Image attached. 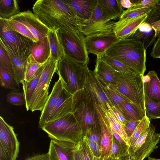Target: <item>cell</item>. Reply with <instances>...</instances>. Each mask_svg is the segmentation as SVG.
<instances>
[{
	"mask_svg": "<svg viewBox=\"0 0 160 160\" xmlns=\"http://www.w3.org/2000/svg\"><path fill=\"white\" fill-rule=\"evenodd\" d=\"M33 13L50 30L81 31L85 22L79 18L63 0H38L32 7Z\"/></svg>",
	"mask_w": 160,
	"mask_h": 160,
	"instance_id": "obj_1",
	"label": "cell"
},
{
	"mask_svg": "<svg viewBox=\"0 0 160 160\" xmlns=\"http://www.w3.org/2000/svg\"><path fill=\"white\" fill-rule=\"evenodd\" d=\"M146 51L140 42L128 38L119 39L107 50L105 54L143 75L146 70Z\"/></svg>",
	"mask_w": 160,
	"mask_h": 160,
	"instance_id": "obj_2",
	"label": "cell"
},
{
	"mask_svg": "<svg viewBox=\"0 0 160 160\" xmlns=\"http://www.w3.org/2000/svg\"><path fill=\"white\" fill-rule=\"evenodd\" d=\"M72 113L83 132L91 126L101 132L97 109L84 88L73 95Z\"/></svg>",
	"mask_w": 160,
	"mask_h": 160,
	"instance_id": "obj_3",
	"label": "cell"
},
{
	"mask_svg": "<svg viewBox=\"0 0 160 160\" xmlns=\"http://www.w3.org/2000/svg\"><path fill=\"white\" fill-rule=\"evenodd\" d=\"M42 129L51 139L76 145L83 137V132L72 113L47 122Z\"/></svg>",
	"mask_w": 160,
	"mask_h": 160,
	"instance_id": "obj_4",
	"label": "cell"
},
{
	"mask_svg": "<svg viewBox=\"0 0 160 160\" xmlns=\"http://www.w3.org/2000/svg\"><path fill=\"white\" fill-rule=\"evenodd\" d=\"M143 76L139 73L116 71L114 82L109 87L145 112Z\"/></svg>",
	"mask_w": 160,
	"mask_h": 160,
	"instance_id": "obj_5",
	"label": "cell"
},
{
	"mask_svg": "<svg viewBox=\"0 0 160 160\" xmlns=\"http://www.w3.org/2000/svg\"><path fill=\"white\" fill-rule=\"evenodd\" d=\"M88 67L65 55L58 62L57 69L64 88L72 95L83 88Z\"/></svg>",
	"mask_w": 160,
	"mask_h": 160,
	"instance_id": "obj_6",
	"label": "cell"
},
{
	"mask_svg": "<svg viewBox=\"0 0 160 160\" xmlns=\"http://www.w3.org/2000/svg\"><path fill=\"white\" fill-rule=\"evenodd\" d=\"M33 42L12 29L6 20L0 19V44L7 50L19 58L29 56Z\"/></svg>",
	"mask_w": 160,
	"mask_h": 160,
	"instance_id": "obj_7",
	"label": "cell"
},
{
	"mask_svg": "<svg viewBox=\"0 0 160 160\" xmlns=\"http://www.w3.org/2000/svg\"><path fill=\"white\" fill-rule=\"evenodd\" d=\"M57 32L65 55L76 62L87 65L89 59L84 35L79 31L58 30Z\"/></svg>",
	"mask_w": 160,
	"mask_h": 160,
	"instance_id": "obj_8",
	"label": "cell"
},
{
	"mask_svg": "<svg viewBox=\"0 0 160 160\" xmlns=\"http://www.w3.org/2000/svg\"><path fill=\"white\" fill-rule=\"evenodd\" d=\"M58 61L50 57L47 62L31 100L29 109L32 112L42 111L49 97V87L57 69Z\"/></svg>",
	"mask_w": 160,
	"mask_h": 160,
	"instance_id": "obj_9",
	"label": "cell"
},
{
	"mask_svg": "<svg viewBox=\"0 0 160 160\" xmlns=\"http://www.w3.org/2000/svg\"><path fill=\"white\" fill-rule=\"evenodd\" d=\"M155 127L150 124L144 133L132 145L128 152L131 158L136 160H143L149 157L158 148L160 134L156 132Z\"/></svg>",
	"mask_w": 160,
	"mask_h": 160,
	"instance_id": "obj_10",
	"label": "cell"
},
{
	"mask_svg": "<svg viewBox=\"0 0 160 160\" xmlns=\"http://www.w3.org/2000/svg\"><path fill=\"white\" fill-rule=\"evenodd\" d=\"M20 143L13 127L0 117V160H16Z\"/></svg>",
	"mask_w": 160,
	"mask_h": 160,
	"instance_id": "obj_11",
	"label": "cell"
},
{
	"mask_svg": "<svg viewBox=\"0 0 160 160\" xmlns=\"http://www.w3.org/2000/svg\"><path fill=\"white\" fill-rule=\"evenodd\" d=\"M115 23L105 17L97 0L90 18L81 32L86 36L111 34L114 33Z\"/></svg>",
	"mask_w": 160,
	"mask_h": 160,
	"instance_id": "obj_12",
	"label": "cell"
},
{
	"mask_svg": "<svg viewBox=\"0 0 160 160\" xmlns=\"http://www.w3.org/2000/svg\"><path fill=\"white\" fill-rule=\"evenodd\" d=\"M84 88L89 95L95 106L101 111L108 109L107 103L114 106L106 94L101 82L93 71L87 68Z\"/></svg>",
	"mask_w": 160,
	"mask_h": 160,
	"instance_id": "obj_13",
	"label": "cell"
},
{
	"mask_svg": "<svg viewBox=\"0 0 160 160\" xmlns=\"http://www.w3.org/2000/svg\"><path fill=\"white\" fill-rule=\"evenodd\" d=\"M10 18L23 24L38 41L47 36L50 30L33 13L29 10L21 12Z\"/></svg>",
	"mask_w": 160,
	"mask_h": 160,
	"instance_id": "obj_14",
	"label": "cell"
},
{
	"mask_svg": "<svg viewBox=\"0 0 160 160\" xmlns=\"http://www.w3.org/2000/svg\"><path fill=\"white\" fill-rule=\"evenodd\" d=\"M85 39L88 52L97 56L105 54L107 50L119 39L114 33L86 36Z\"/></svg>",
	"mask_w": 160,
	"mask_h": 160,
	"instance_id": "obj_15",
	"label": "cell"
},
{
	"mask_svg": "<svg viewBox=\"0 0 160 160\" xmlns=\"http://www.w3.org/2000/svg\"><path fill=\"white\" fill-rule=\"evenodd\" d=\"M76 145L68 142L51 139L48 152L50 160H74Z\"/></svg>",
	"mask_w": 160,
	"mask_h": 160,
	"instance_id": "obj_16",
	"label": "cell"
},
{
	"mask_svg": "<svg viewBox=\"0 0 160 160\" xmlns=\"http://www.w3.org/2000/svg\"><path fill=\"white\" fill-rule=\"evenodd\" d=\"M72 95L63 88L57 99L48 122L72 113Z\"/></svg>",
	"mask_w": 160,
	"mask_h": 160,
	"instance_id": "obj_17",
	"label": "cell"
},
{
	"mask_svg": "<svg viewBox=\"0 0 160 160\" xmlns=\"http://www.w3.org/2000/svg\"><path fill=\"white\" fill-rule=\"evenodd\" d=\"M147 17L145 14L141 17L115 22L114 33L119 39L129 38Z\"/></svg>",
	"mask_w": 160,
	"mask_h": 160,
	"instance_id": "obj_18",
	"label": "cell"
},
{
	"mask_svg": "<svg viewBox=\"0 0 160 160\" xmlns=\"http://www.w3.org/2000/svg\"><path fill=\"white\" fill-rule=\"evenodd\" d=\"M142 80L144 96L152 102H160V81L156 72L150 71Z\"/></svg>",
	"mask_w": 160,
	"mask_h": 160,
	"instance_id": "obj_19",
	"label": "cell"
},
{
	"mask_svg": "<svg viewBox=\"0 0 160 160\" xmlns=\"http://www.w3.org/2000/svg\"><path fill=\"white\" fill-rule=\"evenodd\" d=\"M63 1L71 8L77 17L85 22L90 18L97 2V0Z\"/></svg>",
	"mask_w": 160,
	"mask_h": 160,
	"instance_id": "obj_20",
	"label": "cell"
},
{
	"mask_svg": "<svg viewBox=\"0 0 160 160\" xmlns=\"http://www.w3.org/2000/svg\"><path fill=\"white\" fill-rule=\"evenodd\" d=\"M63 88L62 80L59 77L58 81L55 83L46 103L42 111L38 124L39 128H42L48 122L49 117L57 99Z\"/></svg>",
	"mask_w": 160,
	"mask_h": 160,
	"instance_id": "obj_21",
	"label": "cell"
},
{
	"mask_svg": "<svg viewBox=\"0 0 160 160\" xmlns=\"http://www.w3.org/2000/svg\"><path fill=\"white\" fill-rule=\"evenodd\" d=\"M93 72L104 86H109L114 83L116 71L102 60L99 56H97Z\"/></svg>",
	"mask_w": 160,
	"mask_h": 160,
	"instance_id": "obj_22",
	"label": "cell"
},
{
	"mask_svg": "<svg viewBox=\"0 0 160 160\" xmlns=\"http://www.w3.org/2000/svg\"><path fill=\"white\" fill-rule=\"evenodd\" d=\"M51 54L48 35L41 40L33 42L31 48L30 55L36 62L43 64L50 58Z\"/></svg>",
	"mask_w": 160,
	"mask_h": 160,
	"instance_id": "obj_23",
	"label": "cell"
},
{
	"mask_svg": "<svg viewBox=\"0 0 160 160\" xmlns=\"http://www.w3.org/2000/svg\"><path fill=\"white\" fill-rule=\"evenodd\" d=\"M156 32L151 25L143 21L128 38L140 42L146 50L155 42Z\"/></svg>",
	"mask_w": 160,
	"mask_h": 160,
	"instance_id": "obj_24",
	"label": "cell"
},
{
	"mask_svg": "<svg viewBox=\"0 0 160 160\" xmlns=\"http://www.w3.org/2000/svg\"><path fill=\"white\" fill-rule=\"evenodd\" d=\"M97 109L101 130V158L109 156L112 143V135L102 114L101 110L96 106Z\"/></svg>",
	"mask_w": 160,
	"mask_h": 160,
	"instance_id": "obj_25",
	"label": "cell"
},
{
	"mask_svg": "<svg viewBox=\"0 0 160 160\" xmlns=\"http://www.w3.org/2000/svg\"><path fill=\"white\" fill-rule=\"evenodd\" d=\"M117 107L127 121H141L146 115L145 112L138 105L129 102L121 103Z\"/></svg>",
	"mask_w": 160,
	"mask_h": 160,
	"instance_id": "obj_26",
	"label": "cell"
},
{
	"mask_svg": "<svg viewBox=\"0 0 160 160\" xmlns=\"http://www.w3.org/2000/svg\"><path fill=\"white\" fill-rule=\"evenodd\" d=\"M102 12L108 19L116 20L124 11L119 0H98Z\"/></svg>",
	"mask_w": 160,
	"mask_h": 160,
	"instance_id": "obj_27",
	"label": "cell"
},
{
	"mask_svg": "<svg viewBox=\"0 0 160 160\" xmlns=\"http://www.w3.org/2000/svg\"><path fill=\"white\" fill-rule=\"evenodd\" d=\"M46 62L43 64L37 70L32 79L29 82L22 84L26 100L25 107L27 111L30 110L29 105L31 100Z\"/></svg>",
	"mask_w": 160,
	"mask_h": 160,
	"instance_id": "obj_28",
	"label": "cell"
},
{
	"mask_svg": "<svg viewBox=\"0 0 160 160\" xmlns=\"http://www.w3.org/2000/svg\"><path fill=\"white\" fill-rule=\"evenodd\" d=\"M101 111L112 134L117 133L129 145V139L122 126L117 120L113 115L108 109L103 111L101 110Z\"/></svg>",
	"mask_w": 160,
	"mask_h": 160,
	"instance_id": "obj_29",
	"label": "cell"
},
{
	"mask_svg": "<svg viewBox=\"0 0 160 160\" xmlns=\"http://www.w3.org/2000/svg\"><path fill=\"white\" fill-rule=\"evenodd\" d=\"M6 50L12 61L18 82L19 84H22L24 82L28 60L29 55L19 58Z\"/></svg>",
	"mask_w": 160,
	"mask_h": 160,
	"instance_id": "obj_30",
	"label": "cell"
},
{
	"mask_svg": "<svg viewBox=\"0 0 160 160\" xmlns=\"http://www.w3.org/2000/svg\"><path fill=\"white\" fill-rule=\"evenodd\" d=\"M48 36L51 49L50 58L58 62L62 59L65 54L58 38L57 31L50 30Z\"/></svg>",
	"mask_w": 160,
	"mask_h": 160,
	"instance_id": "obj_31",
	"label": "cell"
},
{
	"mask_svg": "<svg viewBox=\"0 0 160 160\" xmlns=\"http://www.w3.org/2000/svg\"><path fill=\"white\" fill-rule=\"evenodd\" d=\"M20 12L17 1L0 0V19L8 20Z\"/></svg>",
	"mask_w": 160,
	"mask_h": 160,
	"instance_id": "obj_32",
	"label": "cell"
},
{
	"mask_svg": "<svg viewBox=\"0 0 160 160\" xmlns=\"http://www.w3.org/2000/svg\"><path fill=\"white\" fill-rule=\"evenodd\" d=\"M0 64L5 69L14 79L19 88V84L13 68L12 63L7 51L0 44Z\"/></svg>",
	"mask_w": 160,
	"mask_h": 160,
	"instance_id": "obj_33",
	"label": "cell"
},
{
	"mask_svg": "<svg viewBox=\"0 0 160 160\" xmlns=\"http://www.w3.org/2000/svg\"><path fill=\"white\" fill-rule=\"evenodd\" d=\"M0 84L2 87L6 89L18 90L17 85L12 76L0 64Z\"/></svg>",
	"mask_w": 160,
	"mask_h": 160,
	"instance_id": "obj_34",
	"label": "cell"
},
{
	"mask_svg": "<svg viewBox=\"0 0 160 160\" xmlns=\"http://www.w3.org/2000/svg\"><path fill=\"white\" fill-rule=\"evenodd\" d=\"M99 56L100 57L102 60L107 63L113 69L117 72L139 73L134 70L126 66L121 62L105 54Z\"/></svg>",
	"mask_w": 160,
	"mask_h": 160,
	"instance_id": "obj_35",
	"label": "cell"
},
{
	"mask_svg": "<svg viewBox=\"0 0 160 160\" xmlns=\"http://www.w3.org/2000/svg\"><path fill=\"white\" fill-rule=\"evenodd\" d=\"M144 103L146 115L149 119L160 118V102H152L144 96Z\"/></svg>",
	"mask_w": 160,
	"mask_h": 160,
	"instance_id": "obj_36",
	"label": "cell"
},
{
	"mask_svg": "<svg viewBox=\"0 0 160 160\" xmlns=\"http://www.w3.org/2000/svg\"><path fill=\"white\" fill-rule=\"evenodd\" d=\"M129 148L128 145L120 142L112 135V145L109 156L118 159L128 150Z\"/></svg>",
	"mask_w": 160,
	"mask_h": 160,
	"instance_id": "obj_37",
	"label": "cell"
},
{
	"mask_svg": "<svg viewBox=\"0 0 160 160\" xmlns=\"http://www.w3.org/2000/svg\"><path fill=\"white\" fill-rule=\"evenodd\" d=\"M150 124V120L146 115L140 121L136 129L129 139V146L132 145L142 136L146 129L149 127Z\"/></svg>",
	"mask_w": 160,
	"mask_h": 160,
	"instance_id": "obj_38",
	"label": "cell"
},
{
	"mask_svg": "<svg viewBox=\"0 0 160 160\" xmlns=\"http://www.w3.org/2000/svg\"><path fill=\"white\" fill-rule=\"evenodd\" d=\"M6 20L11 28L14 31L30 39L33 42L38 41L31 32L22 24L11 18Z\"/></svg>",
	"mask_w": 160,
	"mask_h": 160,
	"instance_id": "obj_39",
	"label": "cell"
},
{
	"mask_svg": "<svg viewBox=\"0 0 160 160\" xmlns=\"http://www.w3.org/2000/svg\"><path fill=\"white\" fill-rule=\"evenodd\" d=\"M102 85L105 92L113 105L117 107L123 102H131L115 90L109 86H106L103 84Z\"/></svg>",
	"mask_w": 160,
	"mask_h": 160,
	"instance_id": "obj_40",
	"label": "cell"
},
{
	"mask_svg": "<svg viewBox=\"0 0 160 160\" xmlns=\"http://www.w3.org/2000/svg\"><path fill=\"white\" fill-rule=\"evenodd\" d=\"M152 9L148 8L130 9L124 10L119 17L120 21L128 20L138 18L149 13Z\"/></svg>",
	"mask_w": 160,
	"mask_h": 160,
	"instance_id": "obj_41",
	"label": "cell"
},
{
	"mask_svg": "<svg viewBox=\"0 0 160 160\" xmlns=\"http://www.w3.org/2000/svg\"><path fill=\"white\" fill-rule=\"evenodd\" d=\"M35 61L30 54L28 57L27 67L23 83L29 82L37 70L42 65Z\"/></svg>",
	"mask_w": 160,
	"mask_h": 160,
	"instance_id": "obj_42",
	"label": "cell"
},
{
	"mask_svg": "<svg viewBox=\"0 0 160 160\" xmlns=\"http://www.w3.org/2000/svg\"><path fill=\"white\" fill-rule=\"evenodd\" d=\"M18 90H13L7 95L6 101L11 104L18 106L25 105L26 100L24 93L18 91Z\"/></svg>",
	"mask_w": 160,
	"mask_h": 160,
	"instance_id": "obj_43",
	"label": "cell"
},
{
	"mask_svg": "<svg viewBox=\"0 0 160 160\" xmlns=\"http://www.w3.org/2000/svg\"><path fill=\"white\" fill-rule=\"evenodd\" d=\"M83 137L96 143L101 147V132L95 128L91 126L87 128L83 132Z\"/></svg>",
	"mask_w": 160,
	"mask_h": 160,
	"instance_id": "obj_44",
	"label": "cell"
},
{
	"mask_svg": "<svg viewBox=\"0 0 160 160\" xmlns=\"http://www.w3.org/2000/svg\"><path fill=\"white\" fill-rule=\"evenodd\" d=\"M157 1L158 0H131L133 5L128 9L142 8H148L151 9H156Z\"/></svg>",
	"mask_w": 160,
	"mask_h": 160,
	"instance_id": "obj_45",
	"label": "cell"
},
{
	"mask_svg": "<svg viewBox=\"0 0 160 160\" xmlns=\"http://www.w3.org/2000/svg\"><path fill=\"white\" fill-rule=\"evenodd\" d=\"M79 143L83 160H94V156L83 138Z\"/></svg>",
	"mask_w": 160,
	"mask_h": 160,
	"instance_id": "obj_46",
	"label": "cell"
},
{
	"mask_svg": "<svg viewBox=\"0 0 160 160\" xmlns=\"http://www.w3.org/2000/svg\"><path fill=\"white\" fill-rule=\"evenodd\" d=\"M108 109L114 116L117 120L123 127L128 121L120 111L115 106H111L108 103H107Z\"/></svg>",
	"mask_w": 160,
	"mask_h": 160,
	"instance_id": "obj_47",
	"label": "cell"
},
{
	"mask_svg": "<svg viewBox=\"0 0 160 160\" xmlns=\"http://www.w3.org/2000/svg\"><path fill=\"white\" fill-rule=\"evenodd\" d=\"M140 122V121L133 120L128 121L123 126L124 129L128 137V139H129L134 133Z\"/></svg>",
	"mask_w": 160,
	"mask_h": 160,
	"instance_id": "obj_48",
	"label": "cell"
},
{
	"mask_svg": "<svg viewBox=\"0 0 160 160\" xmlns=\"http://www.w3.org/2000/svg\"><path fill=\"white\" fill-rule=\"evenodd\" d=\"M83 138L88 145L94 156L97 157H101V147L95 142L91 141L84 137Z\"/></svg>",
	"mask_w": 160,
	"mask_h": 160,
	"instance_id": "obj_49",
	"label": "cell"
},
{
	"mask_svg": "<svg viewBox=\"0 0 160 160\" xmlns=\"http://www.w3.org/2000/svg\"><path fill=\"white\" fill-rule=\"evenodd\" d=\"M150 56L154 58H160V36L154 42Z\"/></svg>",
	"mask_w": 160,
	"mask_h": 160,
	"instance_id": "obj_50",
	"label": "cell"
},
{
	"mask_svg": "<svg viewBox=\"0 0 160 160\" xmlns=\"http://www.w3.org/2000/svg\"><path fill=\"white\" fill-rule=\"evenodd\" d=\"M24 160H50L48 153L38 154L26 158Z\"/></svg>",
	"mask_w": 160,
	"mask_h": 160,
	"instance_id": "obj_51",
	"label": "cell"
},
{
	"mask_svg": "<svg viewBox=\"0 0 160 160\" xmlns=\"http://www.w3.org/2000/svg\"><path fill=\"white\" fill-rule=\"evenodd\" d=\"M74 160H83L81 152L79 142L74 149Z\"/></svg>",
	"mask_w": 160,
	"mask_h": 160,
	"instance_id": "obj_52",
	"label": "cell"
},
{
	"mask_svg": "<svg viewBox=\"0 0 160 160\" xmlns=\"http://www.w3.org/2000/svg\"><path fill=\"white\" fill-rule=\"evenodd\" d=\"M150 25L155 32L156 37L159 38L160 36V19Z\"/></svg>",
	"mask_w": 160,
	"mask_h": 160,
	"instance_id": "obj_53",
	"label": "cell"
},
{
	"mask_svg": "<svg viewBox=\"0 0 160 160\" xmlns=\"http://www.w3.org/2000/svg\"><path fill=\"white\" fill-rule=\"evenodd\" d=\"M120 3L122 7L128 9L133 5L131 0H119Z\"/></svg>",
	"mask_w": 160,
	"mask_h": 160,
	"instance_id": "obj_54",
	"label": "cell"
},
{
	"mask_svg": "<svg viewBox=\"0 0 160 160\" xmlns=\"http://www.w3.org/2000/svg\"><path fill=\"white\" fill-rule=\"evenodd\" d=\"M114 138L120 142L124 144H128L118 135L116 133L112 134Z\"/></svg>",
	"mask_w": 160,
	"mask_h": 160,
	"instance_id": "obj_55",
	"label": "cell"
},
{
	"mask_svg": "<svg viewBox=\"0 0 160 160\" xmlns=\"http://www.w3.org/2000/svg\"><path fill=\"white\" fill-rule=\"evenodd\" d=\"M130 157L128 151L118 159V160H128Z\"/></svg>",
	"mask_w": 160,
	"mask_h": 160,
	"instance_id": "obj_56",
	"label": "cell"
},
{
	"mask_svg": "<svg viewBox=\"0 0 160 160\" xmlns=\"http://www.w3.org/2000/svg\"><path fill=\"white\" fill-rule=\"evenodd\" d=\"M156 9L160 12V0H158L156 5Z\"/></svg>",
	"mask_w": 160,
	"mask_h": 160,
	"instance_id": "obj_57",
	"label": "cell"
},
{
	"mask_svg": "<svg viewBox=\"0 0 160 160\" xmlns=\"http://www.w3.org/2000/svg\"><path fill=\"white\" fill-rule=\"evenodd\" d=\"M103 160H118L117 158H112L110 156L104 158Z\"/></svg>",
	"mask_w": 160,
	"mask_h": 160,
	"instance_id": "obj_58",
	"label": "cell"
},
{
	"mask_svg": "<svg viewBox=\"0 0 160 160\" xmlns=\"http://www.w3.org/2000/svg\"><path fill=\"white\" fill-rule=\"evenodd\" d=\"M148 160H160V159L156 158H152L149 157H148Z\"/></svg>",
	"mask_w": 160,
	"mask_h": 160,
	"instance_id": "obj_59",
	"label": "cell"
},
{
	"mask_svg": "<svg viewBox=\"0 0 160 160\" xmlns=\"http://www.w3.org/2000/svg\"><path fill=\"white\" fill-rule=\"evenodd\" d=\"M94 160H103V159L101 157H97L94 156Z\"/></svg>",
	"mask_w": 160,
	"mask_h": 160,
	"instance_id": "obj_60",
	"label": "cell"
},
{
	"mask_svg": "<svg viewBox=\"0 0 160 160\" xmlns=\"http://www.w3.org/2000/svg\"><path fill=\"white\" fill-rule=\"evenodd\" d=\"M128 160H136L134 159V158H131L130 157V158L128 159Z\"/></svg>",
	"mask_w": 160,
	"mask_h": 160,
	"instance_id": "obj_61",
	"label": "cell"
},
{
	"mask_svg": "<svg viewBox=\"0 0 160 160\" xmlns=\"http://www.w3.org/2000/svg\"></svg>",
	"mask_w": 160,
	"mask_h": 160,
	"instance_id": "obj_62",
	"label": "cell"
}]
</instances>
